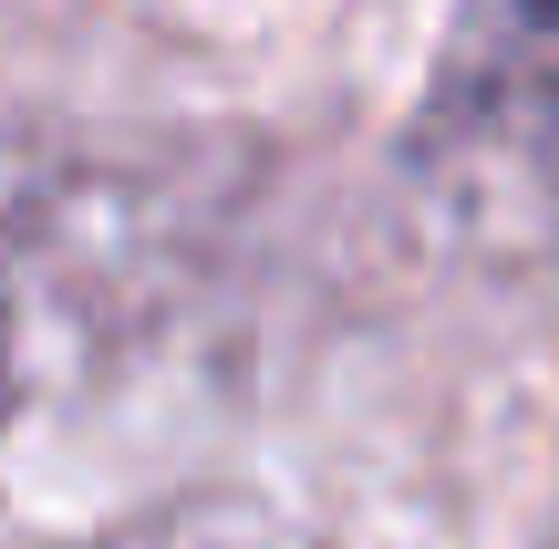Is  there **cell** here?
Instances as JSON below:
<instances>
[{
	"label": "cell",
	"mask_w": 559,
	"mask_h": 549,
	"mask_svg": "<svg viewBox=\"0 0 559 549\" xmlns=\"http://www.w3.org/2000/svg\"><path fill=\"white\" fill-rule=\"evenodd\" d=\"M415 177L466 239L559 228V0H466L415 124Z\"/></svg>",
	"instance_id": "6da1fadb"
},
{
	"label": "cell",
	"mask_w": 559,
	"mask_h": 549,
	"mask_svg": "<svg viewBox=\"0 0 559 549\" xmlns=\"http://www.w3.org/2000/svg\"><path fill=\"white\" fill-rule=\"evenodd\" d=\"M94 549H300V539H280L260 529V518H156V529H115V539H94Z\"/></svg>",
	"instance_id": "7a4b0ae2"
}]
</instances>
